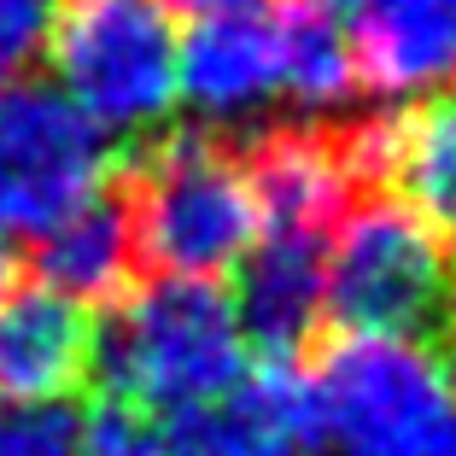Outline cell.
<instances>
[{"label": "cell", "instance_id": "19", "mask_svg": "<svg viewBox=\"0 0 456 456\" xmlns=\"http://www.w3.org/2000/svg\"><path fill=\"white\" fill-rule=\"evenodd\" d=\"M170 12H200V18H211V12H240V6H264V0H164Z\"/></svg>", "mask_w": 456, "mask_h": 456}, {"label": "cell", "instance_id": "8", "mask_svg": "<svg viewBox=\"0 0 456 456\" xmlns=\"http://www.w3.org/2000/svg\"><path fill=\"white\" fill-rule=\"evenodd\" d=\"M351 41L357 82L380 100L456 88V0H328Z\"/></svg>", "mask_w": 456, "mask_h": 456}, {"label": "cell", "instance_id": "10", "mask_svg": "<svg viewBox=\"0 0 456 456\" xmlns=\"http://www.w3.org/2000/svg\"><path fill=\"white\" fill-rule=\"evenodd\" d=\"M94 375V322L41 281L0 293V403H65Z\"/></svg>", "mask_w": 456, "mask_h": 456}, {"label": "cell", "instance_id": "2", "mask_svg": "<svg viewBox=\"0 0 456 456\" xmlns=\"http://www.w3.org/2000/svg\"><path fill=\"white\" fill-rule=\"evenodd\" d=\"M118 200L129 211L134 264L164 281L216 287V275L240 269L264 234L240 152L211 134H159Z\"/></svg>", "mask_w": 456, "mask_h": 456}, {"label": "cell", "instance_id": "13", "mask_svg": "<svg viewBox=\"0 0 456 456\" xmlns=\"http://www.w3.org/2000/svg\"><path fill=\"white\" fill-rule=\"evenodd\" d=\"M375 175H392L410 211L456 234V88L375 123Z\"/></svg>", "mask_w": 456, "mask_h": 456}, {"label": "cell", "instance_id": "21", "mask_svg": "<svg viewBox=\"0 0 456 456\" xmlns=\"http://www.w3.org/2000/svg\"><path fill=\"white\" fill-rule=\"evenodd\" d=\"M444 369H451V387H456V346H451V357H444Z\"/></svg>", "mask_w": 456, "mask_h": 456}, {"label": "cell", "instance_id": "15", "mask_svg": "<svg viewBox=\"0 0 456 456\" xmlns=\"http://www.w3.org/2000/svg\"><path fill=\"white\" fill-rule=\"evenodd\" d=\"M275 24H281V100L305 118L339 111L362 82L334 6L328 0H275Z\"/></svg>", "mask_w": 456, "mask_h": 456}, {"label": "cell", "instance_id": "22", "mask_svg": "<svg viewBox=\"0 0 456 456\" xmlns=\"http://www.w3.org/2000/svg\"><path fill=\"white\" fill-rule=\"evenodd\" d=\"M451 305H456V281H451Z\"/></svg>", "mask_w": 456, "mask_h": 456}, {"label": "cell", "instance_id": "14", "mask_svg": "<svg viewBox=\"0 0 456 456\" xmlns=\"http://www.w3.org/2000/svg\"><path fill=\"white\" fill-rule=\"evenodd\" d=\"M129 269H134V234L118 193H100L94 205H82L77 216H65L36 240V281L70 305L118 298L129 287Z\"/></svg>", "mask_w": 456, "mask_h": 456}, {"label": "cell", "instance_id": "20", "mask_svg": "<svg viewBox=\"0 0 456 456\" xmlns=\"http://www.w3.org/2000/svg\"><path fill=\"white\" fill-rule=\"evenodd\" d=\"M12 264H18V252H12V234L0 228V293L12 287Z\"/></svg>", "mask_w": 456, "mask_h": 456}, {"label": "cell", "instance_id": "9", "mask_svg": "<svg viewBox=\"0 0 456 456\" xmlns=\"http://www.w3.org/2000/svg\"><path fill=\"white\" fill-rule=\"evenodd\" d=\"M182 100L205 123H252L281 100V24L275 0L211 12L182 36Z\"/></svg>", "mask_w": 456, "mask_h": 456}, {"label": "cell", "instance_id": "6", "mask_svg": "<svg viewBox=\"0 0 456 456\" xmlns=\"http://www.w3.org/2000/svg\"><path fill=\"white\" fill-rule=\"evenodd\" d=\"M111 134L88 123L53 82L0 88V228L41 240L106 193Z\"/></svg>", "mask_w": 456, "mask_h": 456}, {"label": "cell", "instance_id": "17", "mask_svg": "<svg viewBox=\"0 0 456 456\" xmlns=\"http://www.w3.org/2000/svg\"><path fill=\"white\" fill-rule=\"evenodd\" d=\"M82 456H175V439L164 421L123 410V403H106V410H94L82 421Z\"/></svg>", "mask_w": 456, "mask_h": 456}, {"label": "cell", "instance_id": "18", "mask_svg": "<svg viewBox=\"0 0 456 456\" xmlns=\"http://www.w3.org/2000/svg\"><path fill=\"white\" fill-rule=\"evenodd\" d=\"M59 0H0V88L24 82V70L47 53Z\"/></svg>", "mask_w": 456, "mask_h": 456}, {"label": "cell", "instance_id": "1", "mask_svg": "<svg viewBox=\"0 0 456 456\" xmlns=\"http://www.w3.org/2000/svg\"><path fill=\"white\" fill-rule=\"evenodd\" d=\"M94 380L111 403L152 421H182L246 380V334L211 281L152 275L94 328Z\"/></svg>", "mask_w": 456, "mask_h": 456}, {"label": "cell", "instance_id": "4", "mask_svg": "<svg viewBox=\"0 0 456 456\" xmlns=\"http://www.w3.org/2000/svg\"><path fill=\"white\" fill-rule=\"evenodd\" d=\"M47 59L53 88L111 141L152 134L182 106V36L164 0H59Z\"/></svg>", "mask_w": 456, "mask_h": 456}, {"label": "cell", "instance_id": "3", "mask_svg": "<svg viewBox=\"0 0 456 456\" xmlns=\"http://www.w3.org/2000/svg\"><path fill=\"white\" fill-rule=\"evenodd\" d=\"M310 398L334 456H456V387L421 339L346 334L322 351Z\"/></svg>", "mask_w": 456, "mask_h": 456}, {"label": "cell", "instance_id": "5", "mask_svg": "<svg viewBox=\"0 0 456 456\" xmlns=\"http://www.w3.org/2000/svg\"><path fill=\"white\" fill-rule=\"evenodd\" d=\"M451 252L444 234L403 200L362 193L322 252V305L346 334L421 339L451 316Z\"/></svg>", "mask_w": 456, "mask_h": 456}, {"label": "cell", "instance_id": "11", "mask_svg": "<svg viewBox=\"0 0 456 456\" xmlns=\"http://www.w3.org/2000/svg\"><path fill=\"white\" fill-rule=\"evenodd\" d=\"M175 456H316V398L293 369L246 375L234 392L170 421Z\"/></svg>", "mask_w": 456, "mask_h": 456}, {"label": "cell", "instance_id": "7", "mask_svg": "<svg viewBox=\"0 0 456 456\" xmlns=\"http://www.w3.org/2000/svg\"><path fill=\"white\" fill-rule=\"evenodd\" d=\"M240 164L264 234L316 246H328V234L362 200V182H369L362 129H322V123H281L269 134H252Z\"/></svg>", "mask_w": 456, "mask_h": 456}, {"label": "cell", "instance_id": "12", "mask_svg": "<svg viewBox=\"0 0 456 456\" xmlns=\"http://www.w3.org/2000/svg\"><path fill=\"white\" fill-rule=\"evenodd\" d=\"M322 252L316 240H281V234H257L246 252L240 281H234V322L246 334V351L264 357H293L310 346L316 322L328 316L322 305Z\"/></svg>", "mask_w": 456, "mask_h": 456}, {"label": "cell", "instance_id": "16", "mask_svg": "<svg viewBox=\"0 0 456 456\" xmlns=\"http://www.w3.org/2000/svg\"><path fill=\"white\" fill-rule=\"evenodd\" d=\"M0 456H82L70 403H0Z\"/></svg>", "mask_w": 456, "mask_h": 456}]
</instances>
